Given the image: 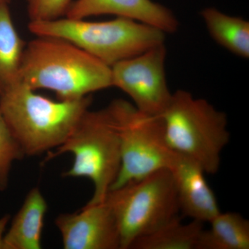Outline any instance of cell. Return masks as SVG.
Masks as SVG:
<instances>
[{
  "instance_id": "1",
  "label": "cell",
  "mask_w": 249,
  "mask_h": 249,
  "mask_svg": "<svg viewBox=\"0 0 249 249\" xmlns=\"http://www.w3.org/2000/svg\"><path fill=\"white\" fill-rule=\"evenodd\" d=\"M21 81L34 90L76 100L112 87L111 67L69 41L37 36L27 43Z\"/></svg>"
},
{
  "instance_id": "2",
  "label": "cell",
  "mask_w": 249,
  "mask_h": 249,
  "mask_svg": "<svg viewBox=\"0 0 249 249\" xmlns=\"http://www.w3.org/2000/svg\"><path fill=\"white\" fill-rule=\"evenodd\" d=\"M91 98L53 101L22 81L0 95V112L25 155L60 146L88 110Z\"/></svg>"
},
{
  "instance_id": "3",
  "label": "cell",
  "mask_w": 249,
  "mask_h": 249,
  "mask_svg": "<svg viewBox=\"0 0 249 249\" xmlns=\"http://www.w3.org/2000/svg\"><path fill=\"white\" fill-rule=\"evenodd\" d=\"M36 36L58 37L71 42L109 67L164 43L165 33L144 23L117 17L105 22L61 18L30 21Z\"/></svg>"
},
{
  "instance_id": "4",
  "label": "cell",
  "mask_w": 249,
  "mask_h": 249,
  "mask_svg": "<svg viewBox=\"0 0 249 249\" xmlns=\"http://www.w3.org/2000/svg\"><path fill=\"white\" fill-rule=\"evenodd\" d=\"M160 117L174 152L196 160L206 174L217 173L223 150L230 142L225 113L206 100L178 90Z\"/></svg>"
},
{
  "instance_id": "5",
  "label": "cell",
  "mask_w": 249,
  "mask_h": 249,
  "mask_svg": "<svg viewBox=\"0 0 249 249\" xmlns=\"http://www.w3.org/2000/svg\"><path fill=\"white\" fill-rule=\"evenodd\" d=\"M66 153L72 154L74 160L63 176L89 178L94 189L87 205L103 202L115 182L121 163L119 134L108 107L85 111L70 137L49 152L45 160Z\"/></svg>"
},
{
  "instance_id": "6",
  "label": "cell",
  "mask_w": 249,
  "mask_h": 249,
  "mask_svg": "<svg viewBox=\"0 0 249 249\" xmlns=\"http://www.w3.org/2000/svg\"><path fill=\"white\" fill-rule=\"evenodd\" d=\"M116 218L121 249L179 217L178 194L169 169L154 172L140 179L110 190L105 200Z\"/></svg>"
},
{
  "instance_id": "7",
  "label": "cell",
  "mask_w": 249,
  "mask_h": 249,
  "mask_svg": "<svg viewBox=\"0 0 249 249\" xmlns=\"http://www.w3.org/2000/svg\"><path fill=\"white\" fill-rule=\"evenodd\" d=\"M107 107L119 134L121 158L120 171L110 190L171 168L177 153L167 142L160 116L142 113L122 99Z\"/></svg>"
},
{
  "instance_id": "8",
  "label": "cell",
  "mask_w": 249,
  "mask_h": 249,
  "mask_svg": "<svg viewBox=\"0 0 249 249\" xmlns=\"http://www.w3.org/2000/svg\"><path fill=\"white\" fill-rule=\"evenodd\" d=\"M166 49L160 44L111 67V85L128 95L138 110L160 116L172 97L165 77Z\"/></svg>"
},
{
  "instance_id": "9",
  "label": "cell",
  "mask_w": 249,
  "mask_h": 249,
  "mask_svg": "<svg viewBox=\"0 0 249 249\" xmlns=\"http://www.w3.org/2000/svg\"><path fill=\"white\" fill-rule=\"evenodd\" d=\"M55 224L65 249H121L117 222L106 201L59 214Z\"/></svg>"
},
{
  "instance_id": "10",
  "label": "cell",
  "mask_w": 249,
  "mask_h": 249,
  "mask_svg": "<svg viewBox=\"0 0 249 249\" xmlns=\"http://www.w3.org/2000/svg\"><path fill=\"white\" fill-rule=\"evenodd\" d=\"M170 170L183 215L204 223L220 213L215 196L205 178L206 173L196 160L177 153Z\"/></svg>"
},
{
  "instance_id": "11",
  "label": "cell",
  "mask_w": 249,
  "mask_h": 249,
  "mask_svg": "<svg viewBox=\"0 0 249 249\" xmlns=\"http://www.w3.org/2000/svg\"><path fill=\"white\" fill-rule=\"evenodd\" d=\"M101 15L128 18L157 28L165 34L175 32L178 26L171 11L152 0H76L70 5L65 17L84 19Z\"/></svg>"
},
{
  "instance_id": "12",
  "label": "cell",
  "mask_w": 249,
  "mask_h": 249,
  "mask_svg": "<svg viewBox=\"0 0 249 249\" xmlns=\"http://www.w3.org/2000/svg\"><path fill=\"white\" fill-rule=\"evenodd\" d=\"M47 203L38 187L28 193L3 238V249H42V233Z\"/></svg>"
},
{
  "instance_id": "13",
  "label": "cell",
  "mask_w": 249,
  "mask_h": 249,
  "mask_svg": "<svg viewBox=\"0 0 249 249\" xmlns=\"http://www.w3.org/2000/svg\"><path fill=\"white\" fill-rule=\"evenodd\" d=\"M26 46L15 27L9 4L0 5V95L21 82Z\"/></svg>"
},
{
  "instance_id": "14",
  "label": "cell",
  "mask_w": 249,
  "mask_h": 249,
  "mask_svg": "<svg viewBox=\"0 0 249 249\" xmlns=\"http://www.w3.org/2000/svg\"><path fill=\"white\" fill-rule=\"evenodd\" d=\"M209 34L219 45L241 58L249 57V22L214 8L201 11Z\"/></svg>"
},
{
  "instance_id": "15",
  "label": "cell",
  "mask_w": 249,
  "mask_h": 249,
  "mask_svg": "<svg viewBox=\"0 0 249 249\" xmlns=\"http://www.w3.org/2000/svg\"><path fill=\"white\" fill-rule=\"evenodd\" d=\"M204 229L198 249H249V222L237 213L218 214Z\"/></svg>"
},
{
  "instance_id": "16",
  "label": "cell",
  "mask_w": 249,
  "mask_h": 249,
  "mask_svg": "<svg viewBox=\"0 0 249 249\" xmlns=\"http://www.w3.org/2000/svg\"><path fill=\"white\" fill-rule=\"evenodd\" d=\"M204 229V223L184 224L178 217L136 240L130 249H198Z\"/></svg>"
},
{
  "instance_id": "17",
  "label": "cell",
  "mask_w": 249,
  "mask_h": 249,
  "mask_svg": "<svg viewBox=\"0 0 249 249\" xmlns=\"http://www.w3.org/2000/svg\"><path fill=\"white\" fill-rule=\"evenodd\" d=\"M25 156L20 144L0 112V191H5L9 186L13 163Z\"/></svg>"
},
{
  "instance_id": "18",
  "label": "cell",
  "mask_w": 249,
  "mask_h": 249,
  "mask_svg": "<svg viewBox=\"0 0 249 249\" xmlns=\"http://www.w3.org/2000/svg\"><path fill=\"white\" fill-rule=\"evenodd\" d=\"M30 21H49L65 16L73 0H26Z\"/></svg>"
},
{
  "instance_id": "19",
  "label": "cell",
  "mask_w": 249,
  "mask_h": 249,
  "mask_svg": "<svg viewBox=\"0 0 249 249\" xmlns=\"http://www.w3.org/2000/svg\"><path fill=\"white\" fill-rule=\"evenodd\" d=\"M9 214H6L0 218V249H3V238H4L6 227L9 224Z\"/></svg>"
},
{
  "instance_id": "20",
  "label": "cell",
  "mask_w": 249,
  "mask_h": 249,
  "mask_svg": "<svg viewBox=\"0 0 249 249\" xmlns=\"http://www.w3.org/2000/svg\"><path fill=\"white\" fill-rule=\"evenodd\" d=\"M11 0H0V5L9 4L11 2Z\"/></svg>"
}]
</instances>
